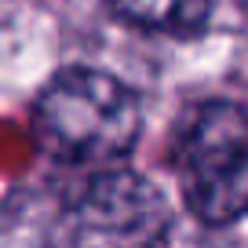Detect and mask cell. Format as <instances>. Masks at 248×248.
<instances>
[{
	"label": "cell",
	"mask_w": 248,
	"mask_h": 248,
	"mask_svg": "<svg viewBox=\"0 0 248 248\" xmlns=\"http://www.w3.org/2000/svg\"><path fill=\"white\" fill-rule=\"evenodd\" d=\"M139 102L121 80L95 70H66L33 106V142L62 164H106L139 139Z\"/></svg>",
	"instance_id": "cell-1"
},
{
	"label": "cell",
	"mask_w": 248,
	"mask_h": 248,
	"mask_svg": "<svg viewBox=\"0 0 248 248\" xmlns=\"http://www.w3.org/2000/svg\"><path fill=\"white\" fill-rule=\"evenodd\" d=\"M186 208L208 226L248 212V113L230 102H201L186 113L171 150Z\"/></svg>",
	"instance_id": "cell-2"
},
{
	"label": "cell",
	"mask_w": 248,
	"mask_h": 248,
	"mask_svg": "<svg viewBox=\"0 0 248 248\" xmlns=\"http://www.w3.org/2000/svg\"><path fill=\"white\" fill-rule=\"evenodd\" d=\"M168 226V208L146 179L106 171L66 208V237L80 245H146Z\"/></svg>",
	"instance_id": "cell-3"
},
{
	"label": "cell",
	"mask_w": 248,
	"mask_h": 248,
	"mask_svg": "<svg viewBox=\"0 0 248 248\" xmlns=\"http://www.w3.org/2000/svg\"><path fill=\"white\" fill-rule=\"evenodd\" d=\"M124 22L154 33H190L204 26L212 0H109Z\"/></svg>",
	"instance_id": "cell-4"
}]
</instances>
